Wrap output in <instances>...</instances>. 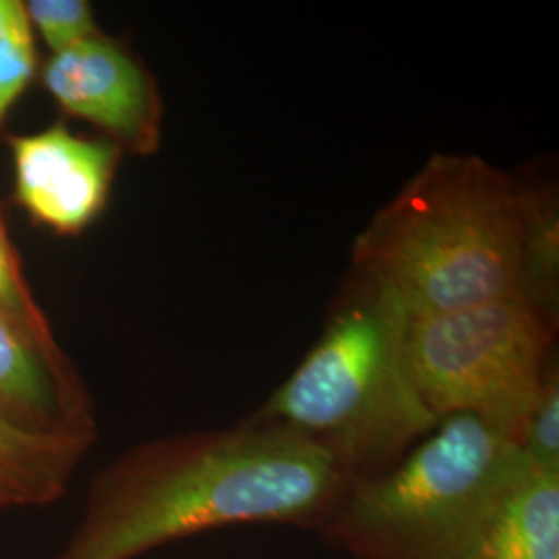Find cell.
<instances>
[{
    "mask_svg": "<svg viewBox=\"0 0 559 559\" xmlns=\"http://www.w3.org/2000/svg\"><path fill=\"white\" fill-rule=\"evenodd\" d=\"M15 201L29 218L59 235H80L106 207L119 166L117 145L87 140L64 124L9 138Z\"/></svg>",
    "mask_w": 559,
    "mask_h": 559,
    "instance_id": "cell-7",
    "label": "cell"
},
{
    "mask_svg": "<svg viewBox=\"0 0 559 559\" xmlns=\"http://www.w3.org/2000/svg\"><path fill=\"white\" fill-rule=\"evenodd\" d=\"M558 203L549 191L524 189V242L519 295L556 323L558 321Z\"/></svg>",
    "mask_w": 559,
    "mask_h": 559,
    "instance_id": "cell-11",
    "label": "cell"
},
{
    "mask_svg": "<svg viewBox=\"0 0 559 559\" xmlns=\"http://www.w3.org/2000/svg\"><path fill=\"white\" fill-rule=\"evenodd\" d=\"M0 420L21 431L96 441V419L80 373L0 316Z\"/></svg>",
    "mask_w": 559,
    "mask_h": 559,
    "instance_id": "cell-8",
    "label": "cell"
},
{
    "mask_svg": "<svg viewBox=\"0 0 559 559\" xmlns=\"http://www.w3.org/2000/svg\"><path fill=\"white\" fill-rule=\"evenodd\" d=\"M36 71L32 25L21 0H0V120Z\"/></svg>",
    "mask_w": 559,
    "mask_h": 559,
    "instance_id": "cell-12",
    "label": "cell"
},
{
    "mask_svg": "<svg viewBox=\"0 0 559 559\" xmlns=\"http://www.w3.org/2000/svg\"><path fill=\"white\" fill-rule=\"evenodd\" d=\"M41 81L60 108L104 131L120 152L152 156L162 141L156 80L120 41L98 34L46 60Z\"/></svg>",
    "mask_w": 559,
    "mask_h": 559,
    "instance_id": "cell-6",
    "label": "cell"
},
{
    "mask_svg": "<svg viewBox=\"0 0 559 559\" xmlns=\"http://www.w3.org/2000/svg\"><path fill=\"white\" fill-rule=\"evenodd\" d=\"M23 7L32 29L40 32L52 55L102 34L92 4L85 0H29Z\"/></svg>",
    "mask_w": 559,
    "mask_h": 559,
    "instance_id": "cell-14",
    "label": "cell"
},
{
    "mask_svg": "<svg viewBox=\"0 0 559 559\" xmlns=\"http://www.w3.org/2000/svg\"><path fill=\"white\" fill-rule=\"evenodd\" d=\"M406 320L399 300L357 278L316 346L245 423L328 452L353 485L385 473L440 423L408 373Z\"/></svg>",
    "mask_w": 559,
    "mask_h": 559,
    "instance_id": "cell-3",
    "label": "cell"
},
{
    "mask_svg": "<svg viewBox=\"0 0 559 559\" xmlns=\"http://www.w3.org/2000/svg\"><path fill=\"white\" fill-rule=\"evenodd\" d=\"M0 316L20 328L41 348L50 353H62L59 342L50 330V323L44 318L38 302L32 297V290L21 272L20 255L11 242L7 224L0 212Z\"/></svg>",
    "mask_w": 559,
    "mask_h": 559,
    "instance_id": "cell-13",
    "label": "cell"
},
{
    "mask_svg": "<svg viewBox=\"0 0 559 559\" xmlns=\"http://www.w3.org/2000/svg\"><path fill=\"white\" fill-rule=\"evenodd\" d=\"M350 485L328 452L245 420L143 441L92 480L80 522L52 559H138L240 524L318 533Z\"/></svg>",
    "mask_w": 559,
    "mask_h": 559,
    "instance_id": "cell-1",
    "label": "cell"
},
{
    "mask_svg": "<svg viewBox=\"0 0 559 559\" xmlns=\"http://www.w3.org/2000/svg\"><path fill=\"white\" fill-rule=\"evenodd\" d=\"M90 448V441L36 436L0 420V510L60 500Z\"/></svg>",
    "mask_w": 559,
    "mask_h": 559,
    "instance_id": "cell-10",
    "label": "cell"
},
{
    "mask_svg": "<svg viewBox=\"0 0 559 559\" xmlns=\"http://www.w3.org/2000/svg\"><path fill=\"white\" fill-rule=\"evenodd\" d=\"M468 559H559V475L528 468Z\"/></svg>",
    "mask_w": 559,
    "mask_h": 559,
    "instance_id": "cell-9",
    "label": "cell"
},
{
    "mask_svg": "<svg viewBox=\"0 0 559 559\" xmlns=\"http://www.w3.org/2000/svg\"><path fill=\"white\" fill-rule=\"evenodd\" d=\"M520 450L528 464L545 473L559 475V373L558 365L547 376L537 404L522 427Z\"/></svg>",
    "mask_w": 559,
    "mask_h": 559,
    "instance_id": "cell-15",
    "label": "cell"
},
{
    "mask_svg": "<svg viewBox=\"0 0 559 559\" xmlns=\"http://www.w3.org/2000/svg\"><path fill=\"white\" fill-rule=\"evenodd\" d=\"M556 323L520 295L408 316L404 355L425 406L468 415L520 441L554 359Z\"/></svg>",
    "mask_w": 559,
    "mask_h": 559,
    "instance_id": "cell-5",
    "label": "cell"
},
{
    "mask_svg": "<svg viewBox=\"0 0 559 559\" xmlns=\"http://www.w3.org/2000/svg\"><path fill=\"white\" fill-rule=\"evenodd\" d=\"M524 189L479 156L436 154L353 242V265L408 316L519 295Z\"/></svg>",
    "mask_w": 559,
    "mask_h": 559,
    "instance_id": "cell-2",
    "label": "cell"
},
{
    "mask_svg": "<svg viewBox=\"0 0 559 559\" xmlns=\"http://www.w3.org/2000/svg\"><path fill=\"white\" fill-rule=\"evenodd\" d=\"M528 468L496 427L445 417L392 468L350 485L318 535L350 559H468Z\"/></svg>",
    "mask_w": 559,
    "mask_h": 559,
    "instance_id": "cell-4",
    "label": "cell"
}]
</instances>
